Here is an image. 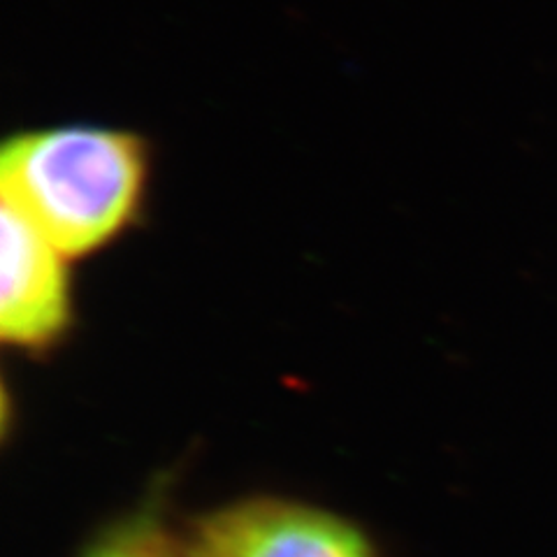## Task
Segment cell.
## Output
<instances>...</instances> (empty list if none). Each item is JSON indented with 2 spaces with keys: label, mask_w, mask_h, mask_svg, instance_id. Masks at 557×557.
<instances>
[{
  "label": "cell",
  "mask_w": 557,
  "mask_h": 557,
  "mask_svg": "<svg viewBox=\"0 0 557 557\" xmlns=\"http://www.w3.org/2000/svg\"><path fill=\"white\" fill-rule=\"evenodd\" d=\"M153 172L143 131L94 121L16 128L0 147V198L77 260L145 219Z\"/></svg>",
  "instance_id": "6da1fadb"
},
{
  "label": "cell",
  "mask_w": 557,
  "mask_h": 557,
  "mask_svg": "<svg viewBox=\"0 0 557 557\" xmlns=\"http://www.w3.org/2000/svg\"><path fill=\"white\" fill-rule=\"evenodd\" d=\"M0 231V337L26 356L51 354L75 327V260L8 205Z\"/></svg>",
  "instance_id": "3957f363"
},
{
  "label": "cell",
  "mask_w": 557,
  "mask_h": 557,
  "mask_svg": "<svg viewBox=\"0 0 557 557\" xmlns=\"http://www.w3.org/2000/svg\"><path fill=\"white\" fill-rule=\"evenodd\" d=\"M198 557H381L354 520L313 504L256 495L190 522Z\"/></svg>",
  "instance_id": "7a4b0ae2"
},
{
  "label": "cell",
  "mask_w": 557,
  "mask_h": 557,
  "mask_svg": "<svg viewBox=\"0 0 557 557\" xmlns=\"http://www.w3.org/2000/svg\"><path fill=\"white\" fill-rule=\"evenodd\" d=\"M77 557H198L190 536H180L151 509L112 522Z\"/></svg>",
  "instance_id": "277c9868"
}]
</instances>
